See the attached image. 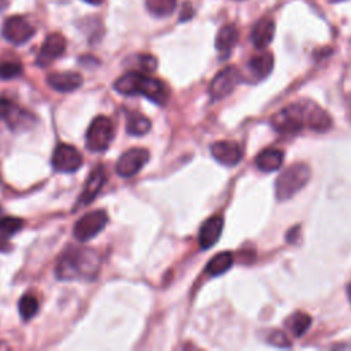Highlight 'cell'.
<instances>
[{"instance_id":"ac0fdd59","label":"cell","mask_w":351,"mask_h":351,"mask_svg":"<svg viewBox=\"0 0 351 351\" xmlns=\"http://www.w3.org/2000/svg\"><path fill=\"white\" fill-rule=\"evenodd\" d=\"M284 160V152L277 148H267L263 149L255 159V165L259 170L265 173L276 171L281 167Z\"/></svg>"},{"instance_id":"d6986e66","label":"cell","mask_w":351,"mask_h":351,"mask_svg":"<svg viewBox=\"0 0 351 351\" xmlns=\"http://www.w3.org/2000/svg\"><path fill=\"white\" fill-rule=\"evenodd\" d=\"M332 126L330 115L315 103L310 101L308 107V129L315 132H326Z\"/></svg>"},{"instance_id":"6da1fadb","label":"cell","mask_w":351,"mask_h":351,"mask_svg":"<svg viewBox=\"0 0 351 351\" xmlns=\"http://www.w3.org/2000/svg\"><path fill=\"white\" fill-rule=\"evenodd\" d=\"M99 267L100 258L95 250L69 247L59 256L55 274L59 280H93Z\"/></svg>"},{"instance_id":"4fadbf2b","label":"cell","mask_w":351,"mask_h":351,"mask_svg":"<svg viewBox=\"0 0 351 351\" xmlns=\"http://www.w3.org/2000/svg\"><path fill=\"white\" fill-rule=\"evenodd\" d=\"M210 149L214 159L226 166H234L243 158V149L234 141H217Z\"/></svg>"},{"instance_id":"30bf717a","label":"cell","mask_w":351,"mask_h":351,"mask_svg":"<svg viewBox=\"0 0 351 351\" xmlns=\"http://www.w3.org/2000/svg\"><path fill=\"white\" fill-rule=\"evenodd\" d=\"M1 33L7 41L15 45H21L33 37V34L36 33V29L27 22V19H25L23 16L15 15L5 19Z\"/></svg>"},{"instance_id":"5bb4252c","label":"cell","mask_w":351,"mask_h":351,"mask_svg":"<svg viewBox=\"0 0 351 351\" xmlns=\"http://www.w3.org/2000/svg\"><path fill=\"white\" fill-rule=\"evenodd\" d=\"M223 229V219L221 215L207 218L199 230V245L203 250L211 248L221 237Z\"/></svg>"},{"instance_id":"52a82bcc","label":"cell","mask_w":351,"mask_h":351,"mask_svg":"<svg viewBox=\"0 0 351 351\" xmlns=\"http://www.w3.org/2000/svg\"><path fill=\"white\" fill-rule=\"evenodd\" d=\"M240 80H241V74L239 69L234 66H228L215 74V77L210 84L208 93L215 100L223 99L233 92V89L240 82Z\"/></svg>"},{"instance_id":"8fae6325","label":"cell","mask_w":351,"mask_h":351,"mask_svg":"<svg viewBox=\"0 0 351 351\" xmlns=\"http://www.w3.org/2000/svg\"><path fill=\"white\" fill-rule=\"evenodd\" d=\"M66 49V38L60 33H51L44 40L37 55L36 63L41 67L48 66L52 60L59 58Z\"/></svg>"},{"instance_id":"9c48e42d","label":"cell","mask_w":351,"mask_h":351,"mask_svg":"<svg viewBox=\"0 0 351 351\" xmlns=\"http://www.w3.org/2000/svg\"><path fill=\"white\" fill-rule=\"evenodd\" d=\"M148 159L149 154L145 148H130L119 156L115 165V171L118 176L125 178L133 177L143 169Z\"/></svg>"},{"instance_id":"ba28073f","label":"cell","mask_w":351,"mask_h":351,"mask_svg":"<svg viewBox=\"0 0 351 351\" xmlns=\"http://www.w3.org/2000/svg\"><path fill=\"white\" fill-rule=\"evenodd\" d=\"M52 167L60 173H74L82 166L81 152L69 144H59L51 159Z\"/></svg>"},{"instance_id":"e0dca14e","label":"cell","mask_w":351,"mask_h":351,"mask_svg":"<svg viewBox=\"0 0 351 351\" xmlns=\"http://www.w3.org/2000/svg\"><path fill=\"white\" fill-rule=\"evenodd\" d=\"M274 33H276L274 21L270 19V18H262L252 27L251 41H252L255 48L263 49L271 43V40L274 37Z\"/></svg>"},{"instance_id":"1f68e13d","label":"cell","mask_w":351,"mask_h":351,"mask_svg":"<svg viewBox=\"0 0 351 351\" xmlns=\"http://www.w3.org/2000/svg\"><path fill=\"white\" fill-rule=\"evenodd\" d=\"M347 293H348V298H350V300H351V282H350V285H348V288H347Z\"/></svg>"},{"instance_id":"7c38bea8","label":"cell","mask_w":351,"mask_h":351,"mask_svg":"<svg viewBox=\"0 0 351 351\" xmlns=\"http://www.w3.org/2000/svg\"><path fill=\"white\" fill-rule=\"evenodd\" d=\"M0 118L4 119L11 129H22L33 121V115L30 112L7 99H0Z\"/></svg>"},{"instance_id":"5b68a950","label":"cell","mask_w":351,"mask_h":351,"mask_svg":"<svg viewBox=\"0 0 351 351\" xmlns=\"http://www.w3.org/2000/svg\"><path fill=\"white\" fill-rule=\"evenodd\" d=\"M114 138L112 121L106 115L96 117L86 132V148L92 152H101L108 148Z\"/></svg>"},{"instance_id":"f546056e","label":"cell","mask_w":351,"mask_h":351,"mask_svg":"<svg viewBox=\"0 0 351 351\" xmlns=\"http://www.w3.org/2000/svg\"><path fill=\"white\" fill-rule=\"evenodd\" d=\"M138 64L144 71L151 73L156 69V59L152 55H140L138 56Z\"/></svg>"},{"instance_id":"44dd1931","label":"cell","mask_w":351,"mask_h":351,"mask_svg":"<svg viewBox=\"0 0 351 351\" xmlns=\"http://www.w3.org/2000/svg\"><path fill=\"white\" fill-rule=\"evenodd\" d=\"M273 64H274L273 55L270 52H263V53H259V55L251 58V60L248 63V69L254 77L265 78L271 71Z\"/></svg>"},{"instance_id":"9a60e30c","label":"cell","mask_w":351,"mask_h":351,"mask_svg":"<svg viewBox=\"0 0 351 351\" xmlns=\"http://www.w3.org/2000/svg\"><path fill=\"white\" fill-rule=\"evenodd\" d=\"M47 82L58 92H73L82 85L84 80L77 71H56L47 77Z\"/></svg>"},{"instance_id":"7402d4cb","label":"cell","mask_w":351,"mask_h":351,"mask_svg":"<svg viewBox=\"0 0 351 351\" xmlns=\"http://www.w3.org/2000/svg\"><path fill=\"white\" fill-rule=\"evenodd\" d=\"M233 265V255L229 251H223L213 256L207 266H206V273L208 276H219L225 271H228Z\"/></svg>"},{"instance_id":"8992f818","label":"cell","mask_w":351,"mask_h":351,"mask_svg":"<svg viewBox=\"0 0 351 351\" xmlns=\"http://www.w3.org/2000/svg\"><path fill=\"white\" fill-rule=\"evenodd\" d=\"M107 222H108V215L103 210H95V211L86 213L75 222L73 234L78 241L85 243L93 239L96 234H99L104 229Z\"/></svg>"},{"instance_id":"484cf974","label":"cell","mask_w":351,"mask_h":351,"mask_svg":"<svg viewBox=\"0 0 351 351\" xmlns=\"http://www.w3.org/2000/svg\"><path fill=\"white\" fill-rule=\"evenodd\" d=\"M147 10L155 16H169L177 5V0H145Z\"/></svg>"},{"instance_id":"4dcf8cb0","label":"cell","mask_w":351,"mask_h":351,"mask_svg":"<svg viewBox=\"0 0 351 351\" xmlns=\"http://www.w3.org/2000/svg\"><path fill=\"white\" fill-rule=\"evenodd\" d=\"M84 1H86L88 4H92V5H99V4H101L104 0H84Z\"/></svg>"},{"instance_id":"277c9868","label":"cell","mask_w":351,"mask_h":351,"mask_svg":"<svg viewBox=\"0 0 351 351\" xmlns=\"http://www.w3.org/2000/svg\"><path fill=\"white\" fill-rule=\"evenodd\" d=\"M311 177V170L307 165L296 163L287 167L276 180L274 191L278 200H287L299 192Z\"/></svg>"},{"instance_id":"83f0119b","label":"cell","mask_w":351,"mask_h":351,"mask_svg":"<svg viewBox=\"0 0 351 351\" xmlns=\"http://www.w3.org/2000/svg\"><path fill=\"white\" fill-rule=\"evenodd\" d=\"M22 73V64L16 59H1L0 60V78L11 80Z\"/></svg>"},{"instance_id":"cb8c5ba5","label":"cell","mask_w":351,"mask_h":351,"mask_svg":"<svg viewBox=\"0 0 351 351\" xmlns=\"http://www.w3.org/2000/svg\"><path fill=\"white\" fill-rule=\"evenodd\" d=\"M151 129V121L140 112H129L126 119V130L133 136H143Z\"/></svg>"},{"instance_id":"ffe728a7","label":"cell","mask_w":351,"mask_h":351,"mask_svg":"<svg viewBox=\"0 0 351 351\" xmlns=\"http://www.w3.org/2000/svg\"><path fill=\"white\" fill-rule=\"evenodd\" d=\"M239 40V30L233 23H228L223 25L215 38V48L219 52H225L228 53L237 43Z\"/></svg>"},{"instance_id":"2e32d148","label":"cell","mask_w":351,"mask_h":351,"mask_svg":"<svg viewBox=\"0 0 351 351\" xmlns=\"http://www.w3.org/2000/svg\"><path fill=\"white\" fill-rule=\"evenodd\" d=\"M106 180H107V174H106L104 167L103 166H96L90 171V174H89V177H88V180L84 185V189L80 195L78 204H82V206L89 204L97 196V193L101 191L103 185L106 184Z\"/></svg>"},{"instance_id":"4316f807","label":"cell","mask_w":351,"mask_h":351,"mask_svg":"<svg viewBox=\"0 0 351 351\" xmlns=\"http://www.w3.org/2000/svg\"><path fill=\"white\" fill-rule=\"evenodd\" d=\"M18 310L25 321L32 319L38 311V300L33 293H25L18 303Z\"/></svg>"},{"instance_id":"f1b7e54d","label":"cell","mask_w":351,"mask_h":351,"mask_svg":"<svg viewBox=\"0 0 351 351\" xmlns=\"http://www.w3.org/2000/svg\"><path fill=\"white\" fill-rule=\"evenodd\" d=\"M269 341L276 346V347H289L291 341L288 339V336L282 332V330H274L270 336H269Z\"/></svg>"},{"instance_id":"d4e9b609","label":"cell","mask_w":351,"mask_h":351,"mask_svg":"<svg viewBox=\"0 0 351 351\" xmlns=\"http://www.w3.org/2000/svg\"><path fill=\"white\" fill-rule=\"evenodd\" d=\"M287 325V329L296 337L302 336L306 333V330L310 328L311 325V318L308 314L306 313H302V311H298V313H293L285 322Z\"/></svg>"},{"instance_id":"3957f363","label":"cell","mask_w":351,"mask_h":351,"mask_svg":"<svg viewBox=\"0 0 351 351\" xmlns=\"http://www.w3.org/2000/svg\"><path fill=\"white\" fill-rule=\"evenodd\" d=\"M308 107L310 101L293 103L271 117V126L278 133H298L303 128H308Z\"/></svg>"},{"instance_id":"603a6c76","label":"cell","mask_w":351,"mask_h":351,"mask_svg":"<svg viewBox=\"0 0 351 351\" xmlns=\"http://www.w3.org/2000/svg\"><path fill=\"white\" fill-rule=\"evenodd\" d=\"M23 226V221L16 217H0V250H7L5 240Z\"/></svg>"},{"instance_id":"7a4b0ae2","label":"cell","mask_w":351,"mask_h":351,"mask_svg":"<svg viewBox=\"0 0 351 351\" xmlns=\"http://www.w3.org/2000/svg\"><path fill=\"white\" fill-rule=\"evenodd\" d=\"M114 88L126 96L143 95L156 104H165L169 97L167 86L160 80L148 77L140 71L125 73L114 82Z\"/></svg>"}]
</instances>
